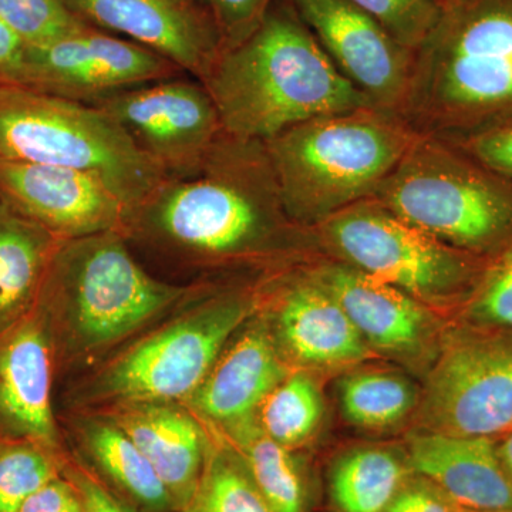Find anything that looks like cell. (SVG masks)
<instances>
[{
	"label": "cell",
	"mask_w": 512,
	"mask_h": 512,
	"mask_svg": "<svg viewBox=\"0 0 512 512\" xmlns=\"http://www.w3.org/2000/svg\"><path fill=\"white\" fill-rule=\"evenodd\" d=\"M183 74L170 60L146 47L87 26L47 45L29 46L23 86L92 104Z\"/></svg>",
	"instance_id": "obj_12"
},
{
	"label": "cell",
	"mask_w": 512,
	"mask_h": 512,
	"mask_svg": "<svg viewBox=\"0 0 512 512\" xmlns=\"http://www.w3.org/2000/svg\"><path fill=\"white\" fill-rule=\"evenodd\" d=\"M336 69L375 109L402 113L413 53L350 0H288Z\"/></svg>",
	"instance_id": "obj_13"
},
{
	"label": "cell",
	"mask_w": 512,
	"mask_h": 512,
	"mask_svg": "<svg viewBox=\"0 0 512 512\" xmlns=\"http://www.w3.org/2000/svg\"><path fill=\"white\" fill-rule=\"evenodd\" d=\"M444 138V137H443ZM512 183V119L466 136L447 138Z\"/></svg>",
	"instance_id": "obj_34"
},
{
	"label": "cell",
	"mask_w": 512,
	"mask_h": 512,
	"mask_svg": "<svg viewBox=\"0 0 512 512\" xmlns=\"http://www.w3.org/2000/svg\"><path fill=\"white\" fill-rule=\"evenodd\" d=\"M0 19L28 46H43L87 28L63 0H0Z\"/></svg>",
	"instance_id": "obj_31"
},
{
	"label": "cell",
	"mask_w": 512,
	"mask_h": 512,
	"mask_svg": "<svg viewBox=\"0 0 512 512\" xmlns=\"http://www.w3.org/2000/svg\"><path fill=\"white\" fill-rule=\"evenodd\" d=\"M28 45L0 19V84H20L26 76Z\"/></svg>",
	"instance_id": "obj_37"
},
{
	"label": "cell",
	"mask_w": 512,
	"mask_h": 512,
	"mask_svg": "<svg viewBox=\"0 0 512 512\" xmlns=\"http://www.w3.org/2000/svg\"><path fill=\"white\" fill-rule=\"evenodd\" d=\"M2 204H3V201H2V198H0V205H2Z\"/></svg>",
	"instance_id": "obj_42"
},
{
	"label": "cell",
	"mask_w": 512,
	"mask_h": 512,
	"mask_svg": "<svg viewBox=\"0 0 512 512\" xmlns=\"http://www.w3.org/2000/svg\"><path fill=\"white\" fill-rule=\"evenodd\" d=\"M441 6V9L450 8V6L457 5V3L463 2V0H436Z\"/></svg>",
	"instance_id": "obj_40"
},
{
	"label": "cell",
	"mask_w": 512,
	"mask_h": 512,
	"mask_svg": "<svg viewBox=\"0 0 512 512\" xmlns=\"http://www.w3.org/2000/svg\"><path fill=\"white\" fill-rule=\"evenodd\" d=\"M165 177L197 173L224 134L220 114L201 80L183 74L94 101Z\"/></svg>",
	"instance_id": "obj_10"
},
{
	"label": "cell",
	"mask_w": 512,
	"mask_h": 512,
	"mask_svg": "<svg viewBox=\"0 0 512 512\" xmlns=\"http://www.w3.org/2000/svg\"><path fill=\"white\" fill-rule=\"evenodd\" d=\"M228 136L268 141L303 121L372 107L336 69L288 0L224 50L202 80Z\"/></svg>",
	"instance_id": "obj_2"
},
{
	"label": "cell",
	"mask_w": 512,
	"mask_h": 512,
	"mask_svg": "<svg viewBox=\"0 0 512 512\" xmlns=\"http://www.w3.org/2000/svg\"><path fill=\"white\" fill-rule=\"evenodd\" d=\"M457 505L426 478L407 480L384 512H456Z\"/></svg>",
	"instance_id": "obj_35"
},
{
	"label": "cell",
	"mask_w": 512,
	"mask_h": 512,
	"mask_svg": "<svg viewBox=\"0 0 512 512\" xmlns=\"http://www.w3.org/2000/svg\"><path fill=\"white\" fill-rule=\"evenodd\" d=\"M410 470L440 488L458 508L473 512H512V477L494 437L414 434L409 440Z\"/></svg>",
	"instance_id": "obj_16"
},
{
	"label": "cell",
	"mask_w": 512,
	"mask_h": 512,
	"mask_svg": "<svg viewBox=\"0 0 512 512\" xmlns=\"http://www.w3.org/2000/svg\"><path fill=\"white\" fill-rule=\"evenodd\" d=\"M375 200L448 247L488 259L512 244V183L447 138L419 134Z\"/></svg>",
	"instance_id": "obj_5"
},
{
	"label": "cell",
	"mask_w": 512,
	"mask_h": 512,
	"mask_svg": "<svg viewBox=\"0 0 512 512\" xmlns=\"http://www.w3.org/2000/svg\"><path fill=\"white\" fill-rule=\"evenodd\" d=\"M224 427L232 450L271 511H305V485L289 448L268 436L254 414Z\"/></svg>",
	"instance_id": "obj_23"
},
{
	"label": "cell",
	"mask_w": 512,
	"mask_h": 512,
	"mask_svg": "<svg viewBox=\"0 0 512 512\" xmlns=\"http://www.w3.org/2000/svg\"><path fill=\"white\" fill-rule=\"evenodd\" d=\"M114 423L143 451L173 497L175 511L190 500L207 458L197 420L168 403L126 404Z\"/></svg>",
	"instance_id": "obj_20"
},
{
	"label": "cell",
	"mask_w": 512,
	"mask_h": 512,
	"mask_svg": "<svg viewBox=\"0 0 512 512\" xmlns=\"http://www.w3.org/2000/svg\"><path fill=\"white\" fill-rule=\"evenodd\" d=\"M400 116L417 133L444 138L512 119V0L443 9L414 50Z\"/></svg>",
	"instance_id": "obj_3"
},
{
	"label": "cell",
	"mask_w": 512,
	"mask_h": 512,
	"mask_svg": "<svg viewBox=\"0 0 512 512\" xmlns=\"http://www.w3.org/2000/svg\"><path fill=\"white\" fill-rule=\"evenodd\" d=\"M259 424L268 436L286 448L311 439L323 414L322 396L311 377L286 376L259 406Z\"/></svg>",
	"instance_id": "obj_28"
},
{
	"label": "cell",
	"mask_w": 512,
	"mask_h": 512,
	"mask_svg": "<svg viewBox=\"0 0 512 512\" xmlns=\"http://www.w3.org/2000/svg\"><path fill=\"white\" fill-rule=\"evenodd\" d=\"M464 318L477 329L512 332V244L485 261L464 301Z\"/></svg>",
	"instance_id": "obj_30"
},
{
	"label": "cell",
	"mask_w": 512,
	"mask_h": 512,
	"mask_svg": "<svg viewBox=\"0 0 512 512\" xmlns=\"http://www.w3.org/2000/svg\"><path fill=\"white\" fill-rule=\"evenodd\" d=\"M343 414L365 429H384L403 420L416 404V390L396 373L363 370L340 384Z\"/></svg>",
	"instance_id": "obj_26"
},
{
	"label": "cell",
	"mask_w": 512,
	"mask_h": 512,
	"mask_svg": "<svg viewBox=\"0 0 512 512\" xmlns=\"http://www.w3.org/2000/svg\"><path fill=\"white\" fill-rule=\"evenodd\" d=\"M52 359L43 326L26 320L0 336V427L10 439L26 440L53 451Z\"/></svg>",
	"instance_id": "obj_17"
},
{
	"label": "cell",
	"mask_w": 512,
	"mask_h": 512,
	"mask_svg": "<svg viewBox=\"0 0 512 512\" xmlns=\"http://www.w3.org/2000/svg\"><path fill=\"white\" fill-rule=\"evenodd\" d=\"M419 134L399 114L366 106L303 121L265 147L289 217L311 229L375 197Z\"/></svg>",
	"instance_id": "obj_4"
},
{
	"label": "cell",
	"mask_w": 512,
	"mask_h": 512,
	"mask_svg": "<svg viewBox=\"0 0 512 512\" xmlns=\"http://www.w3.org/2000/svg\"><path fill=\"white\" fill-rule=\"evenodd\" d=\"M205 3L227 50L244 42L258 29L275 0H205Z\"/></svg>",
	"instance_id": "obj_33"
},
{
	"label": "cell",
	"mask_w": 512,
	"mask_h": 512,
	"mask_svg": "<svg viewBox=\"0 0 512 512\" xmlns=\"http://www.w3.org/2000/svg\"><path fill=\"white\" fill-rule=\"evenodd\" d=\"M308 274L339 302L366 342L384 350L412 349L426 329L416 298L345 262H329Z\"/></svg>",
	"instance_id": "obj_18"
},
{
	"label": "cell",
	"mask_w": 512,
	"mask_h": 512,
	"mask_svg": "<svg viewBox=\"0 0 512 512\" xmlns=\"http://www.w3.org/2000/svg\"><path fill=\"white\" fill-rule=\"evenodd\" d=\"M18 512H86V508L72 481L59 476L36 491Z\"/></svg>",
	"instance_id": "obj_36"
},
{
	"label": "cell",
	"mask_w": 512,
	"mask_h": 512,
	"mask_svg": "<svg viewBox=\"0 0 512 512\" xmlns=\"http://www.w3.org/2000/svg\"><path fill=\"white\" fill-rule=\"evenodd\" d=\"M0 161L96 175L130 210L167 178L104 111L20 84H0Z\"/></svg>",
	"instance_id": "obj_6"
},
{
	"label": "cell",
	"mask_w": 512,
	"mask_h": 512,
	"mask_svg": "<svg viewBox=\"0 0 512 512\" xmlns=\"http://www.w3.org/2000/svg\"><path fill=\"white\" fill-rule=\"evenodd\" d=\"M409 470V464L386 448L350 451L330 476L333 503L340 512H384L409 480Z\"/></svg>",
	"instance_id": "obj_24"
},
{
	"label": "cell",
	"mask_w": 512,
	"mask_h": 512,
	"mask_svg": "<svg viewBox=\"0 0 512 512\" xmlns=\"http://www.w3.org/2000/svg\"><path fill=\"white\" fill-rule=\"evenodd\" d=\"M372 16L406 49H419L439 22L441 6L436 0H350Z\"/></svg>",
	"instance_id": "obj_32"
},
{
	"label": "cell",
	"mask_w": 512,
	"mask_h": 512,
	"mask_svg": "<svg viewBox=\"0 0 512 512\" xmlns=\"http://www.w3.org/2000/svg\"><path fill=\"white\" fill-rule=\"evenodd\" d=\"M430 431L495 437L512 429V332L483 330L454 340L427 383Z\"/></svg>",
	"instance_id": "obj_11"
},
{
	"label": "cell",
	"mask_w": 512,
	"mask_h": 512,
	"mask_svg": "<svg viewBox=\"0 0 512 512\" xmlns=\"http://www.w3.org/2000/svg\"><path fill=\"white\" fill-rule=\"evenodd\" d=\"M60 476L52 451L26 440L0 444V512H18L43 485Z\"/></svg>",
	"instance_id": "obj_29"
},
{
	"label": "cell",
	"mask_w": 512,
	"mask_h": 512,
	"mask_svg": "<svg viewBox=\"0 0 512 512\" xmlns=\"http://www.w3.org/2000/svg\"><path fill=\"white\" fill-rule=\"evenodd\" d=\"M308 231L286 211L264 141L224 133L197 173L165 178L131 210L126 237L215 264L272 254Z\"/></svg>",
	"instance_id": "obj_1"
},
{
	"label": "cell",
	"mask_w": 512,
	"mask_h": 512,
	"mask_svg": "<svg viewBox=\"0 0 512 512\" xmlns=\"http://www.w3.org/2000/svg\"><path fill=\"white\" fill-rule=\"evenodd\" d=\"M497 448L501 461L512 477V429L503 434V439L497 441Z\"/></svg>",
	"instance_id": "obj_39"
},
{
	"label": "cell",
	"mask_w": 512,
	"mask_h": 512,
	"mask_svg": "<svg viewBox=\"0 0 512 512\" xmlns=\"http://www.w3.org/2000/svg\"><path fill=\"white\" fill-rule=\"evenodd\" d=\"M86 443L103 473L134 503L148 512L175 511L173 497L156 468L114 421L89 424Z\"/></svg>",
	"instance_id": "obj_25"
},
{
	"label": "cell",
	"mask_w": 512,
	"mask_h": 512,
	"mask_svg": "<svg viewBox=\"0 0 512 512\" xmlns=\"http://www.w3.org/2000/svg\"><path fill=\"white\" fill-rule=\"evenodd\" d=\"M177 512H272L232 448H208L204 470Z\"/></svg>",
	"instance_id": "obj_27"
},
{
	"label": "cell",
	"mask_w": 512,
	"mask_h": 512,
	"mask_svg": "<svg viewBox=\"0 0 512 512\" xmlns=\"http://www.w3.org/2000/svg\"><path fill=\"white\" fill-rule=\"evenodd\" d=\"M456 512H473V511L463 510V508H458L457 507V511Z\"/></svg>",
	"instance_id": "obj_41"
},
{
	"label": "cell",
	"mask_w": 512,
	"mask_h": 512,
	"mask_svg": "<svg viewBox=\"0 0 512 512\" xmlns=\"http://www.w3.org/2000/svg\"><path fill=\"white\" fill-rule=\"evenodd\" d=\"M0 198L62 241L126 235L131 212L96 175L59 165L0 161Z\"/></svg>",
	"instance_id": "obj_14"
},
{
	"label": "cell",
	"mask_w": 512,
	"mask_h": 512,
	"mask_svg": "<svg viewBox=\"0 0 512 512\" xmlns=\"http://www.w3.org/2000/svg\"><path fill=\"white\" fill-rule=\"evenodd\" d=\"M255 305L245 291L205 302L120 356L104 373V393L124 404L190 399Z\"/></svg>",
	"instance_id": "obj_9"
},
{
	"label": "cell",
	"mask_w": 512,
	"mask_h": 512,
	"mask_svg": "<svg viewBox=\"0 0 512 512\" xmlns=\"http://www.w3.org/2000/svg\"><path fill=\"white\" fill-rule=\"evenodd\" d=\"M278 318L286 348L309 365H343L369 352L339 302L308 271L281 292Z\"/></svg>",
	"instance_id": "obj_19"
},
{
	"label": "cell",
	"mask_w": 512,
	"mask_h": 512,
	"mask_svg": "<svg viewBox=\"0 0 512 512\" xmlns=\"http://www.w3.org/2000/svg\"><path fill=\"white\" fill-rule=\"evenodd\" d=\"M285 377L272 339L254 328L221 353L190 402L208 420L234 423L252 416Z\"/></svg>",
	"instance_id": "obj_21"
},
{
	"label": "cell",
	"mask_w": 512,
	"mask_h": 512,
	"mask_svg": "<svg viewBox=\"0 0 512 512\" xmlns=\"http://www.w3.org/2000/svg\"><path fill=\"white\" fill-rule=\"evenodd\" d=\"M121 232H103L60 242L42 295L59 303L74 332L89 348L116 342L194 289L148 274Z\"/></svg>",
	"instance_id": "obj_7"
},
{
	"label": "cell",
	"mask_w": 512,
	"mask_h": 512,
	"mask_svg": "<svg viewBox=\"0 0 512 512\" xmlns=\"http://www.w3.org/2000/svg\"><path fill=\"white\" fill-rule=\"evenodd\" d=\"M69 480L82 498L86 512H130L126 505L120 503L96 477L83 468H73Z\"/></svg>",
	"instance_id": "obj_38"
},
{
	"label": "cell",
	"mask_w": 512,
	"mask_h": 512,
	"mask_svg": "<svg viewBox=\"0 0 512 512\" xmlns=\"http://www.w3.org/2000/svg\"><path fill=\"white\" fill-rule=\"evenodd\" d=\"M92 28L119 33L204 80L224 52L220 30L197 0H63Z\"/></svg>",
	"instance_id": "obj_15"
},
{
	"label": "cell",
	"mask_w": 512,
	"mask_h": 512,
	"mask_svg": "<svg viewBox=\"0 0 512 512\" xmlns=\"http://www.w3.org/2000/svg\"><path fill=\"white\" fill-rule=\"evenodd\" d=\"M311 229L340 262L423 301H466L487 261L448 247L375 198L350 205Z\"/></svg>",
	"instance_id": "obj_8"
},
{
	"label": "cell",
	"mask_w": 512,
	"mask_h": 512,
	"mask_svg": "<svg viewBox=\"0 0 512 512\" xmlns=\"http://www.w3.org/2000/svg\"><path fill=\"white\" fill-rule=\"evenodd\" d=\"M60 242L5 202L0 205V336L18 325L42 295Z\"/></svg>",
	"instance_id": "obj_22"
}]
</instances>
